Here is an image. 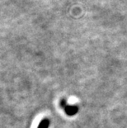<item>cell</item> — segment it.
Masks as SVG:
<instances>
[{
    "instance_id": "cell-1",
    "label": "cell",
    "mask_w": 127,
    "mask_h": 128,
    "mask_svg": "<svg viewBox=\"0 0 127 128\" xmlns=\"http://www.w3.org/2000/svg\"><path fill=\"white\" fill-rule=\"evenodd\" d=\"M49 126V122H48V120H43V121L40 122L38 128H48Z\"/></svg>"
}]
</instances>
